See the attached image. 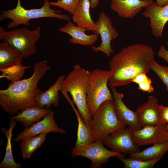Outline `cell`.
Masks as SVG:
<instances>
[{"label":"cell","mask_w":168,"mask_h":168,"mask_svg":"<svg viewBox=\"0 0 168 168\" xmlns=\"http://www.w3.org/2000/svg\"><path fill=\"white\" fill-rule=\"evenodd\" d=\"M91 7L93 8L97 6L99 3V0H90Z\"/></svg>","instance_id":"34"},{"label":"cell","mask_w":168,"mask_h":168,"mask_svg":"<svg viewBox=\"0 0 168 168\" xmlns=\"http://www.w3.org/2000/svg\"><path fill=\"white\" fill-rule=\"evenodd\" d=\"M168 151V141L154 144L142 151L130 154V157L144 161L161 158Z\"/></svg>","instance_id":"24"},{"label":"cell","mask_w":168,"mask_h":168,"mask_svg":"<svg viewBox=\"0 0 168 168\" xmlns=\"http://www.w3.org/2000/svg\"><path fill=\"white\" fill-rule=\"evenodd\" d=\"M103 140H98L80 147H73L71 149L72 157L82 156L90 160L91 168H100L103 164L108 162L114 156L124 157L125 154L110 151L103 145Z\"/></svg>","instance_id":"8"},{"label":"cell","mask_w":168,"mask_h":168,"mask_svg":"<svg viewBox=\"0 0 168 168\" xmlns=\"http://www.w3.org/2000/svg\"><path fill=\"white\" fill-rule=\"evenodd\" d=\"M157 55L159 57L162 58L168 63V50H167L163 45L160 47Z\"/></svg>","instance_id":"32"},{"label":"cell","mask_w":168,"mask_h":168,"mask_svg":"<svg viewBox=\"0 0 168 168\" xmlns=\"http://www.w3.org/2000/svg\"><path fill=\"white\" fill-rule=\"evenodd\" d=\"M123 163L126 168H152L155 164L161 158H158L147 161L142 160L133 158H125L124 157H117Z\"/></svg>","instance_id":"27"},{"label":"cell","mask_w":168,"mask_h":168,"mask_svg":"<svg viewBox=\"0 0 168 168\" xmlns=\"http://www.w3.org/2000/svg\"><path fill=\"white\" fill-rule=\"evenodd\" d=\"M65 75L58 76L54 83L46 91L42 92L35 98L39 107L49 109L53 105L55 107L59 104L60 98L58 92L62 90V84L65 78Z\"/></svg>","instance_id":"19"},{"label":"cell","mask_w":168,"mask_h":168,"mask_svg":"<svg viewBox=\"0 0 168 168\" xmlns=\"http://www.w3.org/2000/svg\"><path fill=\"white\" fill-rule=\"evenodd\" d=\"M17 122L12 118H10L9 129L3 132L5 133L7 138V143L6 148V152L4 158L0 163V168H21V163H16L14 159L12 150L11 140L12 136V130L16 126Z\"/></svg>","instance_id":"22"},{"label":"cell","mask_w":168,"mask_h":168,"mask_svg":"<svg viewBox=\"0 0 168 168\" xmlns=\"http://www.w3.org/2000/svg\"><path fill=\"white\" fill-rule=\"evenodd\" d=\"M90 72L76 64L62 84L61 91L69 93L73 102L86 124L89 127L92 120L88 108L87 94Z\"/></svg>","instance_id":"3"},{"label":"cell","mask_w":168,"mask_h":168,"mask_svg":"<svg viewBox=\"0 0 168 168\" xmlns=\"http://www.w3.org/2000/svg\"><path fill=\"white\" fill-rule=\"evenodd\" d=\"M90 7V0H80L72 18L77 26L95 32L97 27L91 17Z\"/></svg>","instance_id":"18"},{"label":"cell","mask_w":168,"mask_h":168,"mask_svg":"<svg viewBox=\"0 0 168 168\" xmlns=\"http://www.w3.org/2000/svg\"><path fill=\"white\" fill-rule=\"evenodd\" d=\"M166 89L168 92V87H166Z\"/></svg>","instance_id":"36"},{"label":"cell","mask_w":168,"mask_h":168,"mask_svg":"<svg viewBox=\"0 0 168 168\" xmlns=\"http://www.w3.org/2000/svg\"><path fill=\"white\" fill-rule=\"evenodd\" d=\"M153 0H111L110 7L120 17L133 18Z\"/></svg>","instance_id":"15"},{"label":"cell","mask_w":168,"mask_h":168,"mask_svg":"<svg viewBox=\"0 0 168 168\" xmlns=\"http://www.w3.org/2000/svg\"><path fill=\"white\" fill-rule=\"evenodd\" d=\"M156 2L160 6H164L168 4V0H156Z\"/></svg>","instance_id":"33"},{"label":"cell","mask_w":168,"mask_h":168,"mask_svg":"<svg viewBox=\"0 0 168 168\" xmlns=\"http://www.w3.org/2000/svg\"><path fill=\"white\" fill-rule=\"evenodd\" d=\"M166 124L147 125L141 129H132L134 142L139 147L146 145L168 141Z\"/></svg>","instance_id":"11"},{"label":"cell","mask_w":168,"mask_h":168,"mask_svg":"<svg viewBox=\"0 0 168 168\" xmlns=\"http://www.w3.org/2000/svg\"><path fill=\"white\" fill-rule=\"evenodd\" d=\"M51 111L48 109L39 107L27 109L18 113L17 115L11 117L16 122L21 123L25 127H29L45 117Z\"/></svg>","instance_id":"20"},{"label":"cell","mask_w":168,"mask_h":168,"mask_svg":"<svg viewBox=\"0 0 168 168\" xmlns=\"http://www.w3.org/2000/svg\"><path fill=\"white\" fill-rule=\"evenodd\" d=\"M145 8L142 14L149 19L153 35L156 38L162 37L165 25L168 21V4L160 6L153 2Z\"/></svg>","instance_id":"13"},{"label":"cell","mask_w":168,"mask_h":168,"mask_svg":"<svg viewBox=\"0 0 168 168\" xmlns=\"http://www.w3.org/2000/svg\"><path fill=\"white\" fill-rule=\"evenodd\" d=\"M59 30L70 35L71 38L69 39V41L74 44L91 45L96 41L98 38V34L95 33L87 35L85 32L87 31L86 30L75 26L70 21H68L65 25L61 27Z\"/></svg>","instance_id":"17"},{"label":"cell","mask_w":168,"mask_h":168,"mask_svg":"<svg viewBox=\"0 0 168 168\" xmlns=\"http://www.w3.org/2000/svg\"><path fill=\"white\" fill-rule=\"evenodd\" d=\"M132 82L138 84V88L143 92L151 93L154 91L152 80L145 73H141L137 75L132 80Z\"/></svg>","instance_id":"28"},{"label":"cell","mask_w":168,"mask_h":168,"mask_svg":"<svg viewBox=\"0 0 168 168\" xmlns=\"http://www.w3.org/2000/svg\"><path fill=\"white\" fill-rule=\"evenodd\" d=\"M103 143L112 151L119 153L131 154L140 151L134 142L130 127L112 133L103 140Z\"/></svg>","instance_id":"10"},{"label":"cell","mask_w":168,"mask_h":168,"mask_svg":"<svg viewBox=\"0 0 168 168\" xmlns=\"http://www.w3.org/2000/svg\"><path fill=\"white\" fill-rule=\"evenodd\" d=\"M23 57L6 42L0 43V69L21 63Z\"/></svg>","instance_id":"23"},{"label":"cell","mask_w":168,"mask_h":168,"mask_svg":"<svg viewBox=\"0 0 168 168\" xmlns=\"http://www.w3.org/2000/svg\"><path fill=\"white\" fill-rule=\"evenodd\" d=\"M54 114V111L51 110L42 119L25 127L22 131L16 135L15 142H17L28 137L45 133L52 132L64 134L65 130L59 128L55 121Z\"/></svg>","instance_id":"12"},{"label":"cell","mask_w":168,"mask_h":168,"mask_svg":"<svg viewBox=\"0 0 168 168\" xmlns=\"http://www.w3.org/2000/svg\"><path fill=\"white\" fill-rule=\"evenodd\" d=\"M34 67L30 77L11 82L7 88L0 90V105L6 112L13 114L29 108L39 107L35 98L43 92L38 84L51 68L47 65V60L38 62Z\"/></svg>","instance_id":"2"},{"label":"cell","mask_w":168,"mask_h":168,"mask_svg":"<svg viewBox=\"0 0 168 168\" xmlns=\"http://www.w3.org/2000/svg\"><path fill=\"white\" fill-rule=\"evenodd\" d=\"M160 106L158 99L151 95L146 103L137 108L136 112L142 128L161 124Z\"/></svg>","instance_id":"14"},{"label":"cell","mask_w":168,"mask_h":168,"mask_svg":"<svg viewBox=\"0 0 168 168\" xmlns=\"http://www.w3.org/2000/svg\"><path fill=\"white\" fill-rule=\"evenodd\" d=\"M40 30L39 26L33 30L23 28L7 31L0 26V40H3L26 58L36 52L35 43L41 36Z\"/></svg>","instance_id":"6"},{"label":"cell","mask_w":168,"mask_h":168,"mask_svg":"<svg viewBox=\"0 0 168 168\" xmlns=\"http://www.w3.org/2000/svg\"><path fill=\"white\" fill-rule=\"evenodd\" d=\"M96 23L97 29L95 33L100 35L101 43L98 46H92L91 49L96 52H101L110 57L113 54L111 42L117 38L119 33L114 28L111 18L104 12L100 13Z\"/></svg>","instance_id":"9"},{"label":"cell","mask_w":168,"mask_h":168,"mask_svg":"<svg viewBox=\"0 0 168 168\" xmlns=\"http://www.w3.org/2000/svg\"><path fill=\"white\" fill-rule=\"evenodd\" d=\"M120 119L113 100H106L98 108L89 126L92 142L103 140L112 133L126 128Z\"/></svg>","instance_id":"4"},{"label":"cell","mask_w":168,"mask_h":168,"mask_svg":"<svg viewBox=\"0 0 168 168\" xmlns=\"http://www.w3.org/2000/svg\"><path fill=\"white\" fill-rule=\"evenodd\" d=\"M31 67L24 66L21 63H19L7 68L0 69L2 73L0 78H5L12 82L17 81L20 80L23 75L25 69Z\"/></svg>","instance_id":"26"},{"label":"cell","mask_w":168,"mask_h":168,"mask_svg":"<svg viewBox=\"0 0 168 168\" xmlns=\"http://www.w3.org/2000/svg\"><path fill=\"white\" fill-rule=\"evenodd\" d=\"M151 69L157 75L166 87H168V66L161 65L154 59L151 63Z\"/></svg>","instance_id":"30"},{"label":"cell","mask_w":168,"mask_h":168,"mask_svg":"<svg viewBox=\"0 0 168 168\" xmlns=\"http://www.w3.org/2000/svg\"><path fill=\"white\" fill-rule=\"evenodd\" d=\"M113 93L118 115L121 120L133 129L138 130L141 129V126L137 112L133 111L128 108L123 101L124 95L118 92L115 87L108 84Z\"/></svg>","instance_id":"16"},{"label":"cell","mask_w":168,"mask_h":168,"mask_svg":"<svg viewBox=\"0 0 168 168\" xmlns=\"http://www.w3.org/2000/svg\"><path fill=\"white\" fill-rule=\"evenodd\" d=\"M152 48L147 45L136 43L122 49L114 55L109 66V84L116 87L126 86L138 74L148 73L154 59Z\"/></svg>","instance_id":"1"},{"label":"cell","mask_w":168,"mask_h":168,"mask_svg":"<svg viewBox=\"0 0 168 168\" xmlns=\"http://www.w3.org/2000/svg\"><path fill=\"white\" fill-rule=\"evenodd\" d=\"M49 1L50 0H49Z\"/></svg>","instance_id":"37"},{"label":"cell","mask_w":168,"mask_h":168,"mask_svg":"<svg viewBox=\"0 0 168 168\" xmlns=\"http://www.w3.org/2000/svg\"><path fill=\"white\" fill-rule=\"evenodd\" d=\"M49 1L44 0V5L40 8L27 10L21 5L20 0H17L15 8L2 12L0 15V21L2 22L8 18L12 20V21L7 25V27L10 29L21 24L28 26L30 20L41 18L53 17L70 21V16L60 14L61 11L52 9Z\"/></svg>","instance_id":"5"},{"label":"cell","mask_w":168,"mask_h":168,"mask_svg":"<svg viewBox=\"0 0 168 168\" xmlns=\"http://www.w3.org/2000/svg\"><path fill=\"white\" fill-rule=\"evenodd\" d=\"M63 95L72 106L78 121L77 138L74 147H82L91 143L92 142L89 127L84 122L78 110L75 107L72 100H70L67 93H65Z\"/></svg>","instance_id":"21"},{"label":"cell","mask_w":168,"mask_h":168,"mask_svg":"<svg viewBox=\"0 0 168 168\" xmlns=\"http://www.w3.org/2000/svg\"><path fill=\"white\" fill-rule=\"evenodd\" d=\"M161 114V123L168 124V106L165 107L162 105L160 106Z\"/></svg>","instance_id":"31"},{"label":"cell","mask_w":168,"mask_h":168,"mask_svg":"<svg viewBox=\"0 0 168 168\" xmlns=\"http://www.w3.org/2000/svg\"><path fill=\"white\" fill-rule=\"evenodd\" d=\"M80 0H59L57 2H49L51 6L56 7L73 15Z\"/></svg>","instance_id":"29"},{"label":"cell","mask_w":168,"mask_h":168,"mask_svg":"<svg viewBox=\"0 0 168 168\" xmlns=\"http://www.w3.org/2000/svg\"><path fill=\"white\" fill-rule=\"evenodd\" d=\"M47 133L31 136L21 141L20 147L23 159L29 158L45 141Z\"/></svg>","instance_id":"25"},{"label":"cell","mask_w":168,"mask_h":168,"mask_svg":"<svg viewBox=\"0 0 168 168\" xmlns=\"http://www.w3.org/2000/svg\"><path fill=\"white\" fill-rule=\"evenodd\" d=\"M109 71L96 69L90 72L87 94L88 110L92 118L99 107L105 101L113 100L108 86Z\"/></svg>","instance_id":"7"},{"label":"cell","mask_w":168,"mask_h":168,"mask_svg":"<svg viewBox=\"0 0 168 168\" xmlns=\"http://www.w3.org/2000/svg\"><path fill=\"white\" fill-rule=\"evenodd\" d=\"M166 130H167V133H168V124H166Z\"/></svg>","instance_id":"35"}]
</instances>
